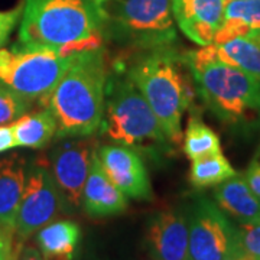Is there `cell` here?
Instances as JSON below:
<instances>
[{"mask_svg": "<svg viewBox=\"0 0 260 260\" xmlns=\"http://www.w3.org/2000/svg\"><path fill=\"white\" fill-rule=\"evenodd\" d=\"M138 87L172 145L182 140L181 123L192 106L195 81L185 54L175 47L136 51L126 61H116Z\"/></svg>", "mask_w": 260, "mask_h": 260, "instance_id": "cell-1", "label": "cell"}, {"mask_svg": "<svg viewBox=\"0 0 260 260\" xmlns=\"http://www.w3.org/2000/svg\"><path fill=\"white\" fill-rule=\"evenodd\" d=\"M104 20L95 0H23L18 42L65 56L97 51L106 41Z\"/></svg>", "mask_w": 260, "mask_h": 260, "instance_id": "cell-2", "label": "cell"}, {"mask_svg": "<svg viewBox=\"0 0 260 260\" xmlns=\"http://www.w3.org/2000/svg\"><path fill=\"white\" fill-rule=\"evenodd\" d=\"M109 78L103 49L77 54L68 71L48 97L56 120V138H87L100 130Z\"/></svg>", "mask_w": 260, "mask_h": 260, "instance_id": "cell-3", "label": "cell"}, {"mask_svg": "<svg viewBox=\"0 0 260 260\" xmlns=\"http://www.w3.org/2000/svg\"><path fill=\"white\" fill-rule=\"evenodd\" d=\"M100 129L117 145L148 153L153 158L168 155L171 142L153 110L127 74L114 64L106 85V107Z\"/></svg>", "mask_w": 260, "mask_h": 260, "instance_id": "cell-4", "label": "cell"}, {"mask_svg": "<svg viewBox=\"0 0 260 260\" xmlns=\"http://www.w3.org/2000/svg\"><path fill=\"white\" fill-rule=\"evenodd\" d=\"M104 12V35L121 47L145 51L177 42L171 0H114Z\"/></svg>", "mask_w": 260, "mask_h": 260, "instance_id": "cell-5", "label": "cell"}, {"mask_svg": "<svg viewBox=\"0 0 260 260\" xmlns=\"http://www.w3.org/2000/svg\"><path fill=\"white\" fill-rule=\"evenodd\" d=\"M197 93L224 123H240L260 114V81L242 70L208 62L191 68Z\"/></svg>", "mask_w": 260, "mask_h": 260, "instance_id": "cell-6", "label": "cell"}, {"mask_svg": "<svg viewBox=\"0 0 260 260\" xmlns=\"http://www.w3.org/2000/svg\"><path fill=\"white\" fill-rule=\"evenodd\" d=\"M74 58L61 55L51 48L16 42L13 47L0 49V83L30 102L45 106Z\"/></svg>", "mask_w": 260, "mask_h": 260, "instance_id": "cell-7", "label": "cell"}, {"mask_svg": "<svg viewBox=\"0 0 260 260\" xmlns=\"http://www.w3.org/2000/svg\"><path fill=\"white\" fill-rule=\"evenodd\" d=\"M188 220V260H224L239 250V232L208 198H198Z\"/></svg>", "mask_w": 260, "mask_h": 260, "instance_id": "cell-8", "label": "cell"}, {"mask_svg": "<svg viewBox=\"0 0 260 260\" xmlns=\"http://www.w3.org/2000/svg\"><path fill=\"white\" fill-rule=\"evenodd\" d=\"M62 207V200L51 174L45 156H39L26 168V184L16 217L20 240H26L55 218Z\"/></svg>", "mask_w": 260, "mask_h": 260, "instance_id": "cell-9", "label": "cell"}, {"mask_svg": "<svg viewBox=\"0 0 260 260\" xmlns=\"http://www.w3.org/2000/svg\"><path fill=\"white\" fill-rule=\"evenodd\" d=\"M97 149V142L90 136L64 139L51 149L48 164L62 204L71 208L81 207L84 185Z\"/></svg>", "mask_w": 260, "mask_h": 260, "instance_id": "cell-10", "label": "cell"}, {"mask_svg": "<svg viewBox=\"0 0 260 260\" xmlns=\"http://www.w3.org/2000/svg\"><path fill=\"white\" fill-rule=\"evenodd\" d=\"M97 155L106 174L126 197L149 201L153 198L148 169L136 150L123 145H104Z\"/></svg>", "mask_w": 260, "mask_h": 260, "instance_id": "cell-11", "label": "cell"}, {"mask_svg": "<svg viewBox=\"0 0 260 260\" xmlns=\"http://www.w3.org/2000/svg\"><path fill=\"white\" fill-rule=\"evenodd\" d=\"M189 68L208 62H223L250 74L260 81V35L233 38L223 44H210L185 54Z\"/></svg>", "mask_w": 260, "mask_h": 260, "instance_id": "cell-12", "label": "cell"}, {"mask_svg": "<svg viewBox=\"0 0 260 260\" xmlns=\"http://www.w3.org/2000/svg\"><path fill=\"white\" fill-rule=\"evenodd\" d=\"M146 247L153 260H188V220L177 210H164L149 221Z\"/></svg>", "mask_w": 260, "mask_h": 260, "instance_id": "cell-13", "label": "cell"}, {"mask_svg": "<svg viewBox=\"0 0 260 260\" xmlns=\"http://www.w3.org/2000/svg\"><path fill=\"white\" fill-rule=\"evenodd\" d=\"M224 5L225 0H171L177 25L200 47L213 44L223 22Z\"/></svg>", "mask_w": 260, "mask_h": 260, "instance_id": "cell-14", "label": "cell"}, {"mask_svg": "<svg viewBox=\"0 0 260 260\" xmlns=\"http://www.w3.org/2000/svg\"><path fill=\"white\" fill-rule=\"evenodd\" d=\"M81 207L90 217L103 218L119 215L127 208V197L106 174L95 152L81 197Z\"/></svg>", "mask_w": 260, "mask_h": 260, "instance_id": "cell-15", "label": "cell"}, {"mask_svg": "<svg viewBox=\"0 0 260 260\" xmlns=\"http://www.w3.org/2000/svg\"><path fill=\"white\" fill-rule=\"evenodd\" d=\"M26 160L16 153L0 159V225L12 234L26 184Z\"/></svg>", "mask_w": 260, "mask_h": 260, "instance_id": "cell-16", "label": "cell"}, {"mask_svg": "<svg viewBox=\"0 0 260 260\" xmlns=\"http://www.w3.org/2000/svg\"><path fill=\"white\" fill-rule=\"evenodd\" d=\"M218 208L240 224L260 221V201L247 184L244 175L236 174L214 189Z\"/></svg>", "mask_w": 260, "mask_h": 260, "instance_id": "cell-17", "label": "cell"}, {"mask_svg": "<svg viewBox=\"0 0 260 260\" xmlns=\"http://www.w3.org/2000/svg\"><path fill=\"white\" fill-rule=\"evenodd\" d=\"M37 246L47 260H75L81 229L71 220L51 221L37 232Z\"/></svg>", "mask_w": 260, "mask_h": 260, "instance_id": "cell-18", "label": "cell"}, {"mask_svg": "<svg viewBox=\"0 0 260 260\" xmlns=\"http://www.w3.org/2000/svg\"><path fill=\"white\" fill-rule=\"evenodd\" d=\"M250 35H260V0H225L223 22L213 44Z\"/></svg>", "mask_w": 260, "mask_h": 260, "instance_id": "cell-19", "label": "cell"}, {"mask_svg": "<svg viewBox=\"0 0 260 260\" xmlns=\"http://www.w3.org/2000/svg\"><path fill=\"white\" fill-rule=\"evenodd\" d=\"M10 126L16 148L42 149L56 135V120L48 107L32 114H23Z\"/></svg>", "mask_w": 260, "mask_h": 260, "instance_id": "cell-20", "label": "cell"}, {"mask_svg": "<svg viewBox=\"0 0 260 260\" xmlns=\"http://www.w3.org/2000/svg\"><path fill=\"white\" fill-rule=\"evenodd\" d=\"M182 149L186 158L195 160L221 152V143L218 135L197 114H192L188 120L182 138Z\"/></svg>", "mask_w": 260, "mask_h": 260, "instance_id": "cell-21", "label": "cell"}, {"mask_svg": "<svg viewBox=\"0 0 260 260\" xmlns=\"http://www.w3.org/2000/svg\"><path fill=\"white\" fill-rule=\"evenodd\" d=\"M236 174L237 172L234 171L229 159L224 156L223 152H218L192 160L189 171V182L197 189H203L220 185Z\"/></svg>", "mask_w": 260, "mask_h": 260, "instance_id": "cell-22", "label": "cell"}, {"mask_svg": "<svg viewBox=\"0 0 260 260\" xmlns=\"http://www.w3.org/2000/svg\"><path fill=\"white\" fill-rule=\"evenodd\" d=\"M32 102L0 83V124L13 123L26 114Z\"/></svg>", "mask_w": 260, "mask_h": 260, "instance_id": "cell-23", "label": "cell"}, {"mask_svg": "<svg viewBox=\"0 0 260 260\" xmlns=\"http://www.w3.org/2000/svg\"><path fill=\"white\" fill-rule=\"evenodd\" d=\"M237 232L239 249L251 260H260V221L242 224Z\"/></svg>", "mask_w": 260, "mask_h": 260, "instance_id": "cell-24", "label": "cell"}, {"mask_svg": "<svg viewBox=\"0 0 260 260\" xmlns=\"http://www.w3.org/2000/svg\"><path fill=\"white\" fill-rule=\"evenodd\" d=\"M23 12V3L10 10H0V49L8 42Z\"/></svg>", "mask_w": 260, "mask_h": 260, "instance_id": "cell-25", "label": "cell"}, {"mask_svg": "<svg viewBox=\"0 0 260 260\" xmlns=\"http://www.w3.org/2000/svg\"><path fill=\"white\" fill-rule=\"evenodd\" d=\"M244 178L251 188V191L254 192V195L260 201V146L256 150V155L251 159L247 171L244 172Z\"/></svg>", "mask_w": 260, "mask_h": 260, "instance_id": "cell-26", "label": "cell"}, {"mask_svg": "<svg viewBox=\"0 0 260 260\" xmlns=\"http://www.w3.org/2000/svg\"><path fill=\"white\" fill-rule=\"evenodd\" d=\"M0 260H18V253L12 242V233L9 232L0 234Z\"/></svg>", "mask_w": 260, "mask_h": 260, "instance_id": "cell-27", "label": "cell"}, {"mask_svg": "<svg viewBox=\"0 0 260 260\" xmlns=\"http://www.w3.org/2000/svg\"><path fill=\"white\" fill-rule=\"evenodd\" d=\"M13 148H16V142L12 126L0 124V153H5Z\"/></svg>", "mask_w": 260, "mask_h": 260, "instance_id": "cell-28", "label": "cell"}, {"mask_svg": "<svg viewBox=\"0 0 260 260\" xmlns=\"http://www.w3.org/2000/svg\"><path fill=\"white\" fill-rule=\"evenodd\" d=\"M18 260H47L44 257V254L39 251V249L37 247H32V246H28L25 247L22 253L19 254Z\"/></svg>", "mask_w": 260, "mask_h": 260, "instance_id": "cell-29", "label": "cell"}, {"mask_svg": "<svg viewBox=\"0 0 260 260\" xmlns=\"http://www.w3.org/2000/svg\"><path fill=\"white\" fill-rule=\"evenodd\" d=\"M224 260H251L249 256H246L244 253H243L240 249L236 251V253H233L232 256H229V257H225Z\"/></svg>", "mask_w": 260, "mask_h": 260, "instance_id": "cell-30", "label": "cell"}, {"mask_svg": "<svg viewBox=\"0 0 260 260\" xmlns=\"http://www.w3.org/2000/svg\"><path fill=\"white\" fill-rule=\"evenodd\" d=\"M109 0H95V3H99L100 6H104V3H107Z\"/></svg>", "mask_w": 260, "mask_h": 260, "instance_id": "cell-31", "label": "cell"}, {"mask_svg": "<svg viewBox=\"0 0 260 260\" xmlns=\"http://www.w3.org/2000/svg\"><path fill=\"white\" fill-rule=\"evenodd\" d=\"M3 232H8V230H5V229H3V227L0 225V234H2V233H3Z\"/></svg>", "mask_w": 260, "mask_h": 260, "instance_id": "cell-32", "label": "cell"}]
</instances>
